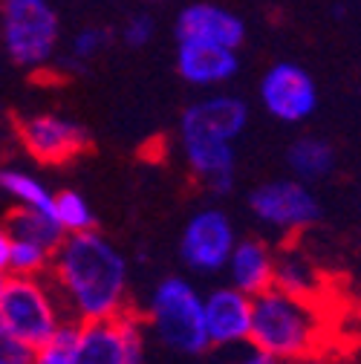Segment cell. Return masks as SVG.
<instances>
[{
	"label": "cell",
	"mask_w": 361,
	"mask_h": 364,
	"mask_svg": "<svg viewBox=\"0 0 361 364\" xmlns=\"http://www.w3.org/2000/svg\"><path fill=\"white\" fill-rule=\"evenodd\" d=\"M47 272L64 315L75 324L127 309V260L93 229L64 235Z\"/></svg>",
	"instance_id": "6da1fadb"
},
{
	"label": "cell",
	"mask_w": 361,
	"mask_h": 364,
	"mask_svg": "<svg viewBox=\"0 0 361 364\" xmlns=\"http://www.w3.org/2000/svg\"><path fill=\"white\" fill-rule=\"evenodd\" d=\"M327 344L324 298L292 295L269 287L252 298L249 347L286 364L303 355H321Z\"/></svg>",
	"instance_id": "7a4b0ae2"
},
{
	"label": "cell",
	"mask_w": 361,
	"mask_h": 364,
	"mask_svg": "<svg viewBox=\"0 0 361 364\" xmlns=\"http://www.w3.org/2000/svg\"><path fill=\"white\" fill-rule=\"evenodd\" d=\"M61 23L50 0H0V47L23 70L47 67L58 47Z\"/></svg>",
	"instance_id": "3957f363"
},
{
	"label": "cell",
	"mask_w": 361,
	"mask_h": 364,
	"mask_svg": "<svg viewBox=\"0 0 361 364\" xmlns=\"http://www.w3.org/2000/svg\"><path fill=\"white\" fill-rule=\"evenodd\" d=\"M64 306L43 275H6L0 292V324L26 347H38L64 324Z\"/></svg>",
	"instance_id": "277c9868"
},
{
	"label": "cell",
	"mask_w": 361,
	"mask_h": 364,
	"mask_svg": "<svg viewBox=\"0 0 361 364\" xmlns=\"http://www.w3.org/2000/svg\"><path fill=\"white\" fill-rule=\"evenodd\" d=\"M148 324L173 353L197 355L208 350L203 327V295L185 278H165L148 301Z\"/></svg>",
	"instance_id": "5b68a950"
},
{
	"label": "cell",
	"mask_w": 361,
	"mask_h": 364,
	"mask_svg": "<svg viewBox=\"0 0 361 364\" xmlns=\"http://www.w3.org/2000/svg\"><path fill=\"white\" fill-rule=\"evenodd\" d=\"M145 330L130 309L110 318L78 321L70 364H142Z\"/></svg>",
	"instance_id": "8992f818"
},
{
	"label": "cell",
	"mask_w": 361,
	"mask_h": 364,
	"mask_svg": "<svg viewBox=\"0 0 361 364\" xmlns=\"http://www.w3.org/2000/svg\"><path fill=\"white\" fill-rule=\"evenodd\" d=\"M249 208L263 225L286 235H298L309 229L321 217V203L312 194L309 182H301L295 176L257 186L249 197Z\"/></svg>",
	"instance_id": "52a82bcc"
},
{
	"label": "cell",
	"mask_w": 361,
	"mask_h": 364,
	"mask_svg": "<svg viewBox=\"0 0 361 364\" xmlns=\"http://www.w3.org/2000/svg\"><path fill=\"white\" fill-rule=\"evenodd\" d=\"M21 145L41 165H67L90 148L87 130L55 113H35L18 124Z\"/></svg>",
	"instance_id": "ba28073f"
},
{
	"label": "cell",
	"mask_w": 361,
	"mask_h": 364,
	"mask_svg": "<svg viewBox=\"0 0 361 364\" xmlns=\"http://www.w3.org/2000/svg\"><path fill=\"white\" fill-rule=\"evenodd\" d=\"M260 102L266 113L275 116L278 122L298 124L318 107V87L301 64L281 61L266 70L260 81Z\"/></svg>",
	"instance_id": "9c48e42d"
},
{
	"label": "cell",
	"mask_w": 361,
	"mask_h": 364,
	"mask_svg": "<svg viewBox=\"0 0 361 364\" xmlns=\"http://www.w3.org/2000/svg\"><path fill=\"white\" fill-rule=\"evenodd\" d=\"M235 243L237 235L229 214L220 208H203L185 223L183 240H179V255L194 272L214 275V272L225 266Z\"/></svg>",
	"instance_id": "30bf717a"
},
{
	"label": "cell",
	"mask_w": 361,
	"mask_h": 364,
	"mask_svg": "<svg viewBox=\"0 0 361 364\" xmlns=\"http://www.w3.org/2000/svg\"><path fill=\"white\" fill-rule=\"evenodd\" d=\"M203 327L208 347L249 344L252 295L235 287H217L203 298Z\"/></svg>",
	"instance_id": "8fae6325"
},
{
	"label": "cell",
	"mask_w": 361,
	"mask_h": 364,
	"mask_svg": "<svg viewBox=\"0 0 361 364\" xmlns=\"http://www.w3.org/2000/svg\"><path fill=\"white\" fill-rule=\"evenodd\" d=\"M249 107L237 96H208L194 102L179 122L183 139H222V142H237V136L246 130Z\"/></svg>",
	"instance_id": "7c38bea8"
},
{
	"label": "cell",
	"mask_w": 361,
	"mask_h": 364,
	"mask_svg": "<svg viewBox=\"0 0 361 364\" xmlns=\"http://www.w3.org/2000/svg\"><path fill=\"white\" fill-rule=\"evenodd\" d=\"M176 70L194 87H217L237 75L240 61H237V50L208 43V41L179 38L176 41Z\"/></svg>",
	"instance_id": "4fadbf2b"
},
{
	"label": "cell",
	"mask_w": 361,
	"mask_h": 364,
	"mask_svg": "<svg viewBox=\"0 0 361 364\" xmlns=\"http://www.w3.org/2000/svg\"><path fill=\"white\" fill-rule=\"evenodd\" d=\"M179 38H194L220 43V47L240 50L246 41V23L232 9L217 6V4H191L179 12L176 18V41Z\"/></svg>",
	"instance_id": "5bb4252c"
},
{
	"label": "cell",
	"mask_w": 361,
	"mask_h": 364,
	"mask_svg": "<svg viewBox=\"0 0 361 364\" xmlns=\"http://www.w3.org/2000/svg\"><path fill=\"white\" fill-rule=\"evenodd\" d=\"M185 162L194 179L211 194H229L235 186V142L222 139H183Z\"/></svg>",
	"instance_id": "9a60e30c"
},
{
	"label": "cell",
	"mask_w": 361,
	"mask_h": 364,
	"mask_svg": "<svg viewBox=\"0 0 361 364\" xmlns=\"http://www.w3.org/2000/svg\"><path fill=\"white\" fill-rule=\"evenodd\" d=\"M229 272V287L246 292V295H260L263 289L272 287L275 278V252L263 240H237L229 260L222 266Z\"/></svg>",
	"instance_id": "2e32d148"
},
{
	"label": "cell",
	"mask_w": 361,
	"mask_h": 364,
	"mask_svg": "<svg viewBox=\"0 0 361 364\" xmlns=\"http://www.w3.org/2000/svg\"><path fill=\"white\" fill-rule=\"evenodd\" d=\"M272 287H281L292 295H306V298H324V278L318 266H315L303 252L298 249H284L275 255V278Z\"/></svg>",
	"instance_id": "e0dca14e"
},
{
	"label": "cell",
	"mask_w": 361,
	"mask_h": 364,
	"mask_svg": "<svg viewBox=\"0 0 361 364\" xmlns=\"http://www.w3.org/2000/svg\"><path fill=\"white\" fill-rule=\"evenodd\" d=\"M289 171L301 182H318L333 173L335 168V151L330 142L318 139V136H301L298 142H292L286 154Z\"/></svg>",
	"instance_id": "ac0fdd59"
},
{
	"label": "cell",
	"mask_w": 361,
	"mask_h": 364,
	"mask_svg": "<svg viewBox=\"0 0 361 364\" xmlns=\"http://www.w3.org/2000/svg\"><path fill=\"white\" fill-rule=\"evenodd\" d=\"M6 232L15 237V240H29V243H38L43 249L55 252V246L61 243L64 232L61 225L53 220L50 211H38V208H15L6 220Z\"/></svg>",
	"instance_id": "d6986e66"
},
{
	"label": "cell",
	"mask_w": 361,
	"mask_h": 364,
	"mask_svg": "<svg viewBox=\"0 0 361 364\" xmlns=\"http://www.w3.org/2000/svg\"><path fill=\"white\" fill-rule=\"evenodd\" d=\"M0 194H6L15 200L21 208H38V211H50L53 205V191L43 182L26 171L18 168H4L0 171Z\"/></svg>",
	"instance_id": "ffe728a7"
},
{
	"label": "cell",
	"mask_w": 361,
	"mask_h": 364,
	"mask_svg": "<svg viewBox=\"0 0 361 364\" xmlns=\"http://www.w3.org/2000/svg\"><path fill=\"white\" fill-rule=\"evenodd\" d=\"M50 214L53 220L61 225L64 235H75V232H90L93 229V208L90 203L78 194V191H61V194H53V205H50Z\"/></svg>",
	"instance_id": "44dd1931"
},
{
	"label": "cell",
	"mask_w": 361,
	"mask_h": 364,
	"mask_svg": "<svg viewBox=\"0 0 361 364\" xmlns=\"http://www.w3.org/2000/svg\"><path fill=\"white\" fill-rule=\"evenodd\" d=\"M53 252L29 240H15L12 237V252H9V275H43L50 269Z\"/></svg>",
	"instance_id": "7402d4cb"
},
{
	"label": "cell",
	"mask_w": 361,
	"mask_h": 364,
	"mask_svg": "<svg viewBox=\"0 0 361 364\" xmlns=\"http://www.w3.org/2000/svg\"><path fill=\"white\" fill-rule=\"evenodd\" d=\"M72 341H75V321L61 324L47 341L32 350L29 364H70L72 361Z\"/></svg>",
	"instance_id": "603a6c76"
},
{
	"label": "cell",
	"mask_w": 361,
	"mask_h": 364,
	"mask_svg": "<svg viewBox=\"0 0 361 364\" xmlns=\"http://www.w3.org/2000/svg\"><path fill=\"white\" fill-rule=\"evenodd\" d=\"M107 43H110V32H107V29H102V26H87V29H81V32L72 38V61H75V64H87V61L99 58V55L107 50Z\"/></svg>",
	"instance_id": "cb8c5ba5"
},
{
	"label": "cell",
	"mask_w": 361,
	"mask_h": 364,
	"mask_svg": "<svg viewBox=\"0 0 361 364\" xmlns=\"http://www.w3.org/2000/svg\"><path fill=\"white\" fill-rule=\"evenodd\" d=\"M153 38V21L148 15H130L122 26V41L127 43V47H145V43H151Z\"/></svg>",
	"instance_id": "d4e9b609"
},
{
	"label": "cell",
	"mask_w": 361,
	"mask_h": 364,
	"mask_svg": "<svg viewBox=\"0 0 361 364\" xmlns=\"http://www.w3.org/2000/svg\"><path fill=\"white\" fill-rule=\"evenodd\" d=\"M32 347L18 341L4 324H0V364H29Z\"/></svg>",
	"instance_id": "484cf974"
},
{
	"label": "cell",
	"mask_w": 361,
	"mask_h": 364,
	"mask_svg": "<svg viewBox=\"0 0 361 364\" xmlns=\"http://www.w3.org/2000/svg\"><path fill=\"white\" fill-rule=\"evenodd\" d=\"M229 364H281V361H275L272 355H266V353H260V350H246L243 355H237V358H232Z\"/></svg>",
	"instance_id": "4316f807"
},
{
	"label": "cell",
	"mask_w": 361,
	"mask_h": 364,
	"mask_svg": "<svg viewBox=\"0 0 361 364\" xmlns=\"http://www.w3.org/2000/svg\"><path fill=\"white\" fill-rule=\"evenodd\" d=\"M9 252H12V235L6 232V225H0V272L9 275Z\"/></svg>",
	"instance_id": "83f0119b"
},
{
	"label": "cell",
	"mask_w": 361,
	"mask_h": 364,
	"mask_svg": "<svg viewBox=\"0 0 361 364\" xmlns=\"http://www.w3.org/2000/svg\"><path fill=\"white\" fill-rule=\"evenodd\" d=\"M286 364H327V361H324V353H321V355H303V358H295V361H286Z\"/></svg>",
	"instance_id": "f1b7e54d"
},
{
	"label": "cell",
	"mask_w": 361,
	"mask_h": 364,
	"mask_svg": "<svg viewBox=\"0 0 361 364\" xmlns=\"http://www.w3.org/2000/svg\"><path fill=\"white\" fill-rule=\"evenodd\" d=\"M4 284H6V275H4V272H0V292H4Z\"/></svg>",
	"instance_id": "f546056e"
}]
</instances>
